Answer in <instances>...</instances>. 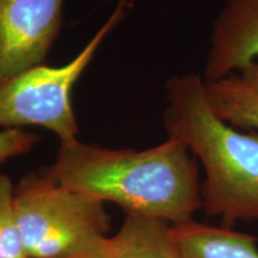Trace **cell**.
Returning <instances> with one entry per match:
<instances>
[{
	"label": "cell",
	"mask_w": 258,
	"mask_h": 258,
	"mask_svg": "<svg viewBox=\"0 0 258 258\" xmlns=\"http://www.w3.org/2000/svg\"><path fill=\"white\" fill-rule=\"evenodd\" d=\"M183 143L169 138L144 151L109 150L96 145L61 144L46 169L60 184L102 202H114L125 214L178 225L202 208L195 160Z\"/></svg>",
	"instance_id": "6da1fadb"
},
{
	"label": "cell",
	"mask_w": 258,
	"mask_h": 258,
	"mask_svg": "<svg viewBox=\"0 0 258 258\" xmlns=\"http://www.w3.org/2000/svg\"><path fill=\"white\" fill-rule=\"evenodd\" d=\"M169 106L164 124L201 160L202 209L231 228L237 221H258V134L234 131L212 110L205 82L195 74L166 83Z\"/></svg>",
	"instance_id": "7a4b0ae2"
},
{
	"label": "cell",
	"mask_w": 258,
	"mask_h": 258,
	"mask_svg": "<svg viewBox=\"0 0 258 258\" xmlns=\"http://www.w3.org/2000/svg\"><path fill=\"white\" fill-rule=\"evenodd\" d=\"M14 206L29 258H64L110 228L104 202L60 184L47 170L19 180Z\"/></svg>",
	"instance_id": "3957f363"
},
{
	"label": "cell",
	"mask_w": 258,
	"mask_h": 258,
	"mask_svg": "<svg viewBox=\"0 0 258 258\" xmlns=\"http://www.w3.org/2000/svg\"><path fill=\"white\" fill-rule=\"evenodd\" d=\"M124 8L125 0H122L108 22L71 62L60 67L40 64L0 78V127L40 125L55 133L61 144L76 141L79 128L71 93L103 40L123 18Z\"/></svg>",
	"instance_id": "277c9868"
},
{
	"label": "cell",
	"mask_w": 258,
	"mask_h": 258,
	"mask_svg": "<svg viewBox=\"0 0 258 258\" xmlns=\"http://www.w3.org/2000/svg\"><path fill=\"white\" fill-rule=\"evenodd\" d=\"M63 0H0V78L43 64L62 27Z\"/></svg>",
	"instance_id": "5b68a950"
},
{
	"label": "cell",
	"mask_w": 258,
	"mask_h": 258,
	"mask_svg": "<svg viewBox=\"0 0 258 258\" xmlns=\"http://www.w3.org/2000/svg\"><path fill=\"white\" fill-rule=\"evenodd\" d=\"M258 56V0H226L213 23L205 83L217 82Z\"/></svg>",
	"instance_id": "8992f818"
},
{
	"label": "cell",
	"mask_w": 258,
	"mask_h": 258,
	"mask_svg": "<svg viewBox=\"0 0 258 258\" xmlns=\"http://www.w3.org/2000/svg\"><path fill=\"white\" fill-rule=\"evenodd\" d=\"M183 258H258L254 237L194 220L171 225Z\"/></svg>",
	"instance_id": "52a82bcc"
},
{
	"label": "cell",
	"mask_w": 258,
	"mask_h": 258,
	"mask_svg": "<svg viewBox=\"0 0 258 258\" xmlns=\"http://www.w3.org/2000/svg\"><path fill=\"white\" fill-rule=\"evenodd\" d=\"M111 239L116 258H183L171 224L161 219L127 214Z\"/></svg>",
	"instance_id": "ba28073f"
},
{
	"label": "cell",
	"mask_w": 258,
	"mask_h": 258,
	"mask_svg": "<svg viewBox=\"0 0 258 258\" xmlns=\"http://www.w3.org/2000/svg\"><path fill=\"white\" fill-rule=\"evenodd\" d=\"M205 85L208 104L218 117L234 127L258 131V92L233 76Z\"/></svg>",
	"instance_id": "9c48e42d"
},
{
	"label": "cell",
	"mask_w": 258,
	"mask_h": 258,
	"mask_svg": "<svg viewBox=\"0 0 258 258\" xmlns=\"http://www.w3.org/2000/svg\"><path fill=\"white\" fill-rule=\"evenodd\" d=\"M14 195L11 179L0 173V258H29L16 222Z\"/></svg>",
	"instance_id": "30bf717a"
},
{
	"label": "cell",
	"mask_w": 258,
	"mask_h": 258,
	"mask_svg": "<svg viewBox=\"0 0 258 258\" xmlns=\"http://www.w3.org/2000/svg\"><path fill=\"white\" fill-rule=\"evenodd\" d=\"M40 140V135L23 131L22 128L2 131L0 132V164L14 157L23 156L30 152Z\"/></svg>",
	"instance_id": "8fae6325"
},
{
	"label": "cell",
	"mask_w": 258,
	"mask_h": 258,
	"mask_svg": "<svg viewBox=\"0 0 258 258\" xmlns=\"http://www.w3.org/2000/svg\"><path fill=\"white\" fill-rule=\"evenodd\" d=\"M64 258H116L111 238H96Z\"/></svg>",
	"instance_id": "7c38bea8"
},
{
	"label": "cell",
	"mask_w": 258,
	"mask_h": 258,
	"mask_svg": "<svg viewBox=\"0 0 258 258\" xmlns=\"http://www.w3.org/2000/svg\"><path fill=\"white\" fill-rule=\"evenodd\" d=\"M239 78L245 85L249 86L253 91L258 92V62L253 61V62L245 66L241 70V76Z\"/></svg>",
	"instance_id": "4fadbf2b"
}]
</instances>
